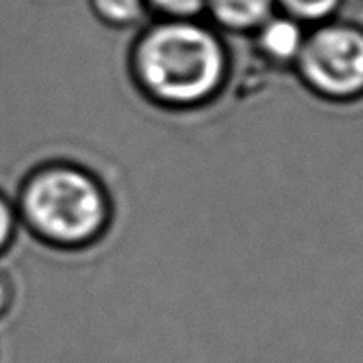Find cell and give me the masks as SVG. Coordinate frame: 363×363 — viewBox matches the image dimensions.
Here are the masks:
<instances>
[{"mask_svg":"<svg viewBox=\"0 0 363 363\" xmlns=\"http://www.w3.org/2000/svg\"><path fill=\"white\" fill-rule=\"evenodd\" d=\"M90 9L104 24L113 28H129L147 16V0H88Z\"/></svg>","mask_w":363,"mask_h":363,"instance_id":"obj_6","label":"cell"},{"mask_svg":"<svg viewBox=\"0 0 363 363\" xmlns=\"http://www.w3.org/2000/svg\"><path fill=\"white\" fill-rule=\"evenodd\" d=\"M16 213L43 245L82 250L106 235L111 203L94 174L74 164H48L26 178Z\"/></svg>","mask_w":363,"mask_h":363,"instance_id":"obj_2","label":"cell"},{"mask_svg":"<svg viewBox=\"0 0 363 363\" xmlns=\"http://www.w3.org/2000/svg\"><path fill=\"white\" fill-rule=\"evenodd\" d=\"M260 53L272 63L297 61L305 43V32L299 20L287 14H274L254 32Z\"/></svg>","mask_w":363,"mask_h":363,"instance_id":"obj_5","label":"cell"},{"mask_svg":"<svg viewBox=\"0 0 363 363\" xmlns=\"http://www.w3.org/2000/svg\"><path fill=\"white\" fill-rule=\"evenodd\" d=\"M206 2L207 0H147V6L164 20H198L206 12Z\"/></svg>","mask_w":363,"mask_h":363,"instance_id":"obj_7","label":"cell"},{"mask_svg":"<svg viewBox=\"0 0 363 363\" xmlns=\"http://www.w3.org/2000/svg\"><path fill=\"white\" fill-rule=\"evenodd\" d=\"M12 301H14V285L6 276V272L0 269V318L9 315Z\"/></svg>","mask_w":363,"mask_h":363,"instance_id":"obj_10","label":"cell"},{"mask_svg":"<svg viewBox=\"0 0 363 363\" xmlns=\"http://www.w3.org/2000/svg\"><path fill=\"white\" fill-rule=\"evenodd\" d=\"M229 55L219 33L198 20H160L133 49V74L143 92L166 108L209 102L225 84Z\"/></svg>","mask_w":363,"mask_h":363,"instance_id":"obj_1","label":"cell"},{"mask_svg":"<svg viewBox=\"0 0 363 363\" xmlns=\"http://www.w3.org/2000/svg\"><path fill=\"white\" fill-rule=\"evenodd\" d=\"M18 225H20V219H18L16 206L0 194V256L14 242Z\"/></svg>","mask_w":363,"mask_h":363,"instance_id":"obj_9","label":"cell"},{"mask_svg":"<svg viewBox=\"0 0 363 363\" xmlns=\"http://www.w3.org/2000/svg\"><path fill=\"white\" fill-rule=\"evenodd\" d=\"M295 20H320L338 9L340 0H276Z\"/></svg>","mask_w":363,"mask_h":363,"instance_id":"obj_8","label":"cell"},{"mask_svg":"<svg viewBox=\"0 0 363 363\" xmlns=\"http://www.w3.org/2000/svg\"><path fill=\"white\" fill-rule=\"evenodd\" d=\"M276 0H207L206 12L223 32L254 33L276 14Z\"/></svg>","mask_w":363,"mask_h":363,"instance_id":"obj_4","label":"cell"},{"mask_svg":"<svg viewBox=\"0 0 363 363\" xmlns=\"http://www.w3.org/2000/svg\"><path fill=\"white\" fill-rule=\"evenodd\" d=\"M295 63L316 92L347 98L363 90V32L350 26H324L305 35Z\"/></svg>","mask_w":363,"mask_h":363,"instance_id":"obj_3","label":"cell"}]
</instances>
